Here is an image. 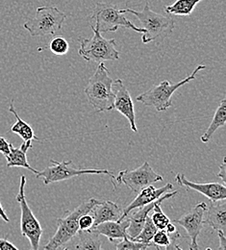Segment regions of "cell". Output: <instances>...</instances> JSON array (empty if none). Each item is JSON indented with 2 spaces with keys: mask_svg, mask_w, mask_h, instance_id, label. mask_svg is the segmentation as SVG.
Returning a JSON list of instances; mask_svg holds the SVG:
<instances>
[{
  "mask_svg": "<svg viewBox=\"0 0 226 250\" xmlns=\"http://www.w3.org/2000/svg\"><path fill=\"white\" fill-rule=\"evenodd\" d=\"M207 207L208 206L206 203L201 202L188 211L186 214H184L180 219L173 220V222L179 224L186 230L189 238L191 239V250H199L197 245V238L200 235L204 224V216L207 211Z\"/></svg>",
  "mask_w": 226,
  "mask_h": 250,
  "instance_id": "8fae6325",
  "label": "cell"
},
{
  "mask_svg": "<svg viewBox=\"0 0 226 250\" xmlns=\"http://www.w3.org/2000/svg\"><path fill=\"white\" fill-rule=\"evenodd\" d=\"M25 185L26 177L21 175L19 192L17 194V201L20 204L21 212V235L29 240L32 250H38L40 248V242L42 235V228L39 220L34 216L33 211L27 203L25 197Z\"/></svg>",
  "mask_w": 226,
  "mask_h": 250,
  "instance_id": "9c48e42d",
  "label": "cell"
},
{
  "mask_svg": "<svg viewBox=\"0 0 226 250\" xmlns=\"http://www.w3.org/2000/svg\"><path fill=\"white\" fill-rule=\"evenodd\" d=\"M66 15L54 6L37 8L35 17L23 24L32 37L55 35L63 27Z\"/></svg>",
  "mask_w": 226,
  "mask_h": 250,
  "instance_id": "8992f818",
  "label": "cell"
},
{
  "mask_svg": "<svg viewBox=\"0 0 226 250\" xmlns=\"http://www.w3.org/2000/svg\"><path fill=\"white\" fill-rule=\"evenodd\" d=\"M94 36L91 39H79L78 54L87 62H101L117 61L120 59V52L117 50V41L107 40L101 36L94 25H92Z\"/></svg>",
  "mask_w": 226,
  "mask_h": 250,
  "instance_id": "5b68a950",
  "label": "cell"
},
{
  "mask_svg": "<svg viewBox=\"0 0 226 250\" xmlns=\"http://www.w3.org/2000/svg\"><path fill=\"white\" fill-rule=\"evenodd\" d=\"M207 216L204 223L209 224L215 230L226 231V199L212 201L210 207H207Z\"/></svg>",
  "mask_w": 226,
  "mask_h": 250,
  "instance_id": "d6986e66",
  "label": "cell"
},
{
  "mask_svg": "<svg viewBox=\"0 0 226 250\" xmlns=\"http://www.w3.org/2000/svg\"><path fill=\"white\" fill-rule=\"evenodd\" d=\"M0 250H18V248L7 239H0Z\"/></svg>",
  "mask_w": 226,
  "mask_h": 250,
  "instance_id": "1f68e13d",
  "label": "cell"
},
{
  "mask_svg": "<svg viewBox=\"0 0 226 250\" xmlns=\"http://www.w3.org/2000/svg\"><path fill=\"white\" fill-rule=\"evenodd\" d=\"M202 0H176L174 3L164 7V11L168 15L188 17L194 12L195 6Z\"/></svg>",
  "mask_w": 226,
  "mask_h": 250,
  "instance_id": "603a6c76",
  "label": "cell"
},
{
  "mask_svg": "<svg viewBox=\"0 0 226 250\" xmlns=\"http://www.w3.org/2000/svg\"><path fill=\"white\" fill-rule=\"evenodd\" d=\"M218 236H219V239H220V247H219V250H226V233L223 232L222 230H218Z\"/></svg>",
  "mask_w": 226,
  "mask_h": 250,
  "instance_id": "d6a6232c",
  "label": "cell"
},
{
  "mask_svg": "<svg viewBox=\"0 0 226 250\" xmlns=\"http://www.w3.org/2000/svg\"><path fill=\"white\" fill-rule=\"evenodd\" d=\"M116 181L119 185L124 184L134 192H139L143 188L163 181V177L153 170L148 162L133 170H123L119 173Z\"/></svg>",
  "mask_w": 226,
  "mask_h": 250,
  "instance_id": "30bf717a",
  "label": "cell"
},
{
  "mask_svg": "<svg viewBox=\"0 0 226 250\" xmlns=\"http://www.w3.org/2000/svg\"><path fill=\"white\" fill-rule=\"evenodd\" d=\"M150 247L152 246L136 242L134 240H131L128 237L122 239V241L116 246L117 250H144L149 249Z\"/></svg>",
  "mask_w": 226,
  "mask_h": 250,
  "instance_id": "4316f807",
  "label": "cell"
},
{
  "mask_svg": "<svg viewBox=\"0 0 226 250\" xmlns=\"http://www.w3.org/2000/svg\"><path fill=\"white\" fill-rule=\"evenodd\" d=\"M218 177L222 179V181L224 182V185H226V157L224 158L222 165L220 166V171L218 173Z\"/></svg>",
  "mask_w": 226,
  "mask_h": 250,
  "instance_id": "4dcf8cb0",
  "label": "cell"
},
{
  "mask_svg": "<svg viewBox=\"0 0 226 250\" xmlns=\"http://www.w3.org/2000/svg\"><path fill=\"white\" fill-rule=\"evenodd\" d=\"M94 226V218L92 215L85 214L79 219V230H89Z\"/></svg>",
  "mask_w": 226,
  "mask_h": 250,
  "instance_id": "f1b7e54d",
  "label": "cell"
},
{
  "mask_svg": "<svg viewBox=\"0 0 226 250\" xmlns=\"http://www.w3.org/2000/svg\"><path fill=\"white\" fill-rule=\"evenodd\" d=\"M9 111L15 116V118L17 119V123L12 126L11 131L17 135H19L23 141H40L39 138H37L34 134L32 127L28 125L27 123H25L23 120H21V118L18 115L15 107H14V101L11 102L10 107H9Z\"/></svg>",
  "mask_w": 226,
  "mask_h": 250,
  "instance_id": "7402d4cb",
  "label": "cell"
},
{
  "mask_svg": "<svg viewBox=\"0 0 226 250\" xmlns=\"http://www.w3.org/2000/svg\"><path fill=\"white\" fill-rule=\"evenodd\" d=\"M78 244L75 246V249L79 250H101V240L99 234L96 231L89 230H78Z\"/></svg>",
  "mask_w": 226,
  "mask_h": 250,
  "instance_id": "44dd1931",
  "label": "cell"
},
{
  "mask_svg": "<svg viewBox=\"0 0 226 250\" xmlns=\"http://www.w3.org/2000/svg\"><path fill=\"white\" fill-rule=\"evenodd\" d=\"M0 218L3 219L5 222H9V221H10V219H9V218H8V216L6 215V212H5V210L3 209L2 205H1V202H0Z\"/></svg>",
  "mask_w": 226,
  "mask_h": 250,
  "instance_id": "e575fe53",
  "label": "cell"
},
{
  "mask_svg": "<svg viewBox=\"0 0 226 250\" xmlns=\"http://www.w3.org/2000/svg\"><path fill=\"white\" fill-rule=\"evenodd\" d=\"M161 204H157L154 208H153V214L150 217L151 220L153 222V224L155 225V227L158 230H163L165 228V226L170 222V219H168V217L162 211Z\"/></svg>",
  "mask_w": 226,
  "mask_h": 250,
  "instance_id": "484cf974",
  "label": "cell"
},
{
  "mask_svg": "<svg viewBox=\"0 0 226 250\" xmlns=\"http://www.w3.org/2000/svg\"><path fill=\"white\" fill-rule=\"evenodd\" d=\"M85 94L89 103L97 113L114 110L115 93L113 90V80L104 62L98 63L95 73L88 81Z\"/></svg>",
  "mask_w": 226,
  "mask_h": 250,
  "instance_id": "6da1fadb",
  "label": "cell"
},
{
  "mask_svg": "<svg viewBox=\"0 0 226 250\" xmlns=\"http://www.w3.org/2000/svg\"><path fill=\"white\" fill-rule=\"evenodd\" d=\"M32 147V141H24L23 144L21 146L20 148L15 147L11 143L9 144V148L10 151L7 156H5L7 160V167H23L26 168L33 173L37 174L39 171L29 165L27 161V156L26 153L27 151Z\"/></svg>",
  "mask_w": 226,
  "mask_h": 250,
  "instance_id": "ac0fdd59",
  "label": "cell"
},
{
  "mask_svg": "<svg viewBox=\"0 0 226 250\" xmlns=\"http://www.w3.org/2000/svg\"><path fill=\"white\" fill-rule=\"evenodd\" d=\"M172 188H173V185L171 183H167L161 188H155L152 185H148L146 187L143 188L139 191V194L136 196V198L123 211L122 217L119 221H122L125 219L133 210L157 200L162 194L169 190H172Z\"/></svg>",
  "mask_w": 226,
  "mask_h": 250,
  "instance_id": "9a60e30c",
  "label": "cell"
},
{
  "mask_svg": "<svg viewBox=\"0 0 226 250\" xmlns=\"http://www.w3.org/2000/svg\"><path fill=\"white\" fill-rule=\"evenodd\" d=\"M151 243H152L154 248H157V250H160L162 248L165 249L170 243L169 235L165 232L164 229L157 230V232L155 233Z\"/></svg>",
  "mask_w": 226,
  "mask_h": 250,
  "instance_id": "83f0119b",
  "label": "cell"
},
{
  "mask_svg": "<svg viewBox=\"0 0 226 250\" xmlns=\"http://www.w3.org/2000/svg\"><path fill=\"white\" fill-rule=\"evenodd\" d=\"M91 19L96 22L95 28L100 33L117 31L120 27L129 28L142 35L145 33L144 29L137 27L121 10L112 4L97 3Z\"/></svg>",
  "mask_w": 226,
  "mask_h": 250,
  "instance_id": "52a82bcc",
  "label": "cell"
},
{
  "mask_svg": "<svg viewBox=\"0 0 226 250\" xmlns=\"http://www.w3.org/2000/svg\"><path fill=\"white\" fill-rule=\"evenodd\" d=\"M99 200L91 198L72 211H67L63 218L57 219V231L55 235L44 246V250H55L61 249L73 239L79 230V219L85 214H89Z\"/></svg>",
  "mask_w": 226,
  "mask_h": 250,
  "instance_id": "3957f363",
  "label": "cell"
},
{
  "mask_svg": "<svg viewBox=\"0 0 226 250\" xmlns=\"http://www.w3.org/2000/svg\"><path fill=\"white\" fill-rule=\"evenodd\" d=\"M9 142L3 138V137H0V153H2L4 157L7 156L9 151H10V148H9Z\"/></svg>",
  "mask_w": 226,
  "mask_h": 250,
  "instance_id": "f546056e",
  "label": "cell"
},
{
  "mask_svg": "<svg viewBox=\"0 0 226 250\" xmlns=\"http://www.w3.org/2000/svg\"><path fill=\"white\" fill-rule=\"evenodd\" d=\"M52 166L45 167L43 170L39 171L36 176L37 178H42L44 185L51 183L61 182L76 176L84 174H106L112 179H115V175L112 171L107 169H90V168H76L72 166V161H64L59 163L57 161H50Z\"/></svg>",
  "mask_w": 226,
  "mask_h": 250,
  "instance_id": "ba28073f",
  "label": "cell"
},
{
  "mask_svg": "<svg viewBox=\"0 0 226 250\" xmlns=\"http://www.w3.org/2000/svg\"><path fill=\"white\" fill-rule=\"evenodd\" d=\"M175 181L178 185L182 187L187 188L188 190L193 189L200 192L204 196H206L210 201H217L226 198V185L220 183H205L198 184L194 183L186 178L183 173H177L175 176Z\"/></svg>",
  "mask_w": 226,
  "mask_h": 250,
  "instance_id": "5bb4252c",
  "label": "cell"
},
{
  "mask_svg": "<svg viewBox=\"0 0 226 250\" xmlns=\"http://www.w3.org/2000/svg\"><path fill=\"white\" fill-rule=\"evenodd\" d=\"M50 51L58 56L65 55L69 50V44L63 37L54 38L49 43Z\"/></svg>",
  "mask_w": 226,
  "mask_h": 250,
  "instance_id": "d4e9b609",
  "label": "cell"
},
{
  "mask_svg": "<svg viewBox=\"0 0 226 250\" xmlns=\"http://www.w3.org/2000/svg\"><path fill=\"white\" fill-rule=\"evenodd\" d=\"M90 213H92L94 218L93 227H95L97 224L105 221H119L122 217L123 210L117 203L107 200L99 201Z\"/></svg>",
  "mask_w": 226,
  "mask_h": 250,
  "instance_id": "2e32d148",
  "label": "cell"
},
{
  "mask_svg": "<svg viewBox=\"0 0 226 250\" xmlns=\"http://www.w3.org/2000/svg\"><path fill=\"white\" fill-rule=\"evenodd\" d=\"M157 228L155 227V225L153 224L151 218L148 216L146 218V220L144 222V225L142 229V231L140 232V234L135 238L133 239L134 241L136 242H140V243H143V244H146V245H152V239L155 235V233L157 232Z\"/></svg>",
  "mask_w": 226,
  "mask_h": 250,
  "instance_id": "cb8c5ba5",
  "label": "cell"
},
{
  "mask_svg": "<svg viewBox=\"0 0 226 250\" xmlns=\"http://www.w3.org/2000/svg\"><path fill=\"white\" fill-rule=\"evenodd\" d=\"M177 193H178V191H176V190L170 191V192H165V193L162 194L157 200H155L149 204H146L143 207H140L139 210L137 212H134L133 214L130 213L129 215L126 217L129 220V226L127 227V230H126L127 237L131 240L135 239L142 231L146 218L149 216V213L153 210V208L157 204H160L163 201H164L170 197H173Z\"/></svg>",
  "mask_w": 226,
  "mask_h": 250,
  "instance_id": "4fadbf2b",
  "label": "cell"
},
{
  "mask_svg": "<svg viewBox=\"0 0 226 250\" xmlns=\"http://www.w3.org/2000/svg\"><path fill=\"white\" fill-rule=\"evenodd\" d=\"M122 13H129L135 16L141 25L142 28L145 30V33L143 34L142 42L144 43H148L157 39H164L169 36L174 29V21L167 14L163 15L151 10L149 3L146 2L144 8L142 11H135L130 8H124L121 10Z\"/></svg>",
  "mask_w": 226,
  "mask_h": 250,
  "instance_id": "7a4b0ae2",
  "label": "cell"
},
{
  "mask_svg": "<svg viewBox=\"0 0 226 250\" xmlns=\"http://www.w3.org/2000/svg\"><path fill=\"white\" fill-rule=\"evenodd\" d=\"M164 230H165V232H166L167 234H172V233H174V232L176 231V227H175V225H174L172 222H169V223L165 226Z\"/></svg>",
  "mask_w": 226,
  "mask_h": 250,
  "instance_id": "836d02e7",
  "label": "cell"
},
{
  "mask_svg": "<svg viewBox=\"0 0 226 250\" xmlns=\"http://www.w3.org/2000/svg\"><path fill=\"white\" fill-rule=\"evenodd\" d=\"M113 86L115 89L114 109H117L122 115H123L126 118V120H128L131 130L137 133L138 128L136 125L134 103L130 95L129 91L127 90L123 80L121 79H117L113 83Z\"/></svg>",
  "mask_w": 226,
  "mask_h": 250,
  "instance_id": "7c38bea8",
  "label": "cell"
},
{
  "mask_svg": "<svg viewBox=\"0 0 226 250\" xmlns=\"http://www.w3.org/2000/svg\"><path fill=\"white\" fill-rule=\"evenodd\" d=\"M226 124V99L224 98L221 103L219 104V107L214 115L213 121L209 125L208 129L205 131V133L201 137V142L204 144H207L211 138L213 137L214 133L222 127H225Z\"/></svg>",
  "mask_w": 226,
  "mask_h": 250,
  "instance_id": "ffe728a7",
  "label": "cell"
},
{
  "mask_svg": "<svg viewBox=\"0 0 226 250\" xmlns=\"http://www.w3.org/2000/svg\"><path fill=\"white\" fill-rule=\"evenodd\" d=\"M129 226V220L127 218L122 221H105L91 228L99 235H103L108 238L110 243H113L117 239H123L127 237L126 230Z\"/></svg>",
  "mask_w": 226,
  "mask_h": 250,
  "instance_id": "e0dca14e",
  "label": "cell"
},
{
  "mask_svg": "<svg viewBox=\"0 0 226 250\" xmlns=\"http://www.w3.org/2000/svg\"><path fill=\"white\" fill-rule=\"evenodd\" d=\"M205 68H206V65L198 64L191 75L187 76L186 78H184L183 80L175 84H170L168 80H164L160 84L155 85L152 88H150L148 91L138 95L137 100L146 106L153 107L157 112H164L172 105L171 98L173 94L180 87L184 86L190 81L194 80L196 74L200 70Z\"/></svg>",
  "mask_w": 226,
  "mask_h": 250,
  "instance_id": "277c9868",
  "label": "cell"
}]
</instances>
